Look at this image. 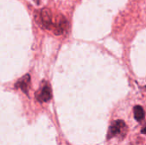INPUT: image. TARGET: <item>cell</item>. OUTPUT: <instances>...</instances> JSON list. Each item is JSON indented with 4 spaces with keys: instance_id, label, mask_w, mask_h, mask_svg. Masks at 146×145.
Returning a JSON list of instances; mask_svg holds the SVG:
<instances>
[{
    "instance_id": "2",
    "label": "cell",
    "mask_w": 146,
    "mask_h": 145,
    "mask_svg": "<svg viewBox=\"0 0 146 145\" xmlns=\"http://www.w3.org/2000/svg\"><path fill=\"white\" fill-rule=\"evenodd\" d=\"M37 98L39 102H48L51 98V89L48 85H44L41 89L39 94L37 96Z\"/></svg>"
},
{
    "instance_id": "7",
    "label": "cell",
    "mask_w": 146,
    "mask_h": 145,
    "mask_svg": "<svg viewBox=\"0 0 146 145\" xmlns=\"http://www.w3.org/2000/svg\"><path fill=\"white\" fill-rule=\"evenodd\" d=\"M39 1H40V0H34V2H35L37 4H39Z\"/></svg>"
},
{
    "instance_id": "1",
    "label": "cell",
    "mask_w": 146,
    "mask_h": 145,
    "mask_svg": "<svg viewBox=\"0 0 146 145\" xmlns=\"http://www.w3.org/2000/svg\"><path fill=\"white\" fill-rule=\"evenodd\" d=\"M127 127L126 123L121 121V120H118L114 121L111 126L109 128V132H108V139L112 138L114 137L118 136L119 134L121 133V132Z\"/></svg>"
},
{
    "instance_id": "4",
    "label": "cell",
    "mask_w": 146,
    "mask_h": 145,
    "mask_svg": "<svg viewBox=\"0 0 146 145\" xmlns=\"http://www.w3.org/2000/svg\"><path fill=\"white\" fill-rule=\"evenodd\" d=\"M30 80H31L30 75L29 74H26L25 76H23V78H21V79L18 80V82L15 84V87L20 88L25 93H27V89H28V85H29Z\"/></svg>"
},
{
    "instance_id": "5",
    "label": "cell",
    "mask_w": 146,
    "mask_h": 145,
    "mask_svg": "<svg viewBox=\"0 0 146 145\" xmlns=\"http://www.w3.org/2000/svg\"><path fill=\"white\" fill-rule=\"evenodd\" d=\"M133 112H134V118L136 119V121H141L142 120H144V118H145V110L141 106H139V105L135 106L134 109H133Z\"/></svg>"
},
{
    "instance_id": "3",
    "label": "cell",
    "mask_w": 146,
    "mask_h": 145,
    "mask_svg": "<svg viewBox=\"0 0 146 145\" xmlns=\"http://www.w3.org/2000/svg\"><path fill=\"white\" fill-rule=\"evenodd\" d=\"M40 16H41V21L43 22V25L44 27H46L47 29H50L51 25H52V21H51V17H50V12L49 9H44L41 10L40 12Z\"/></svg>"
},
{
    "instance_id": "6",
    "label": "cell",
    "mask_w": 146,
    "mask_h": 145,
    "mask_svg": "<svg viewBox=\"0 0 146 145\" xmlns=\"http://www.w3.org/2000/svg\"><path fill=\"white\" fill-rule=\"evenodd\" d=\"M142 133H143V134H145V127H144V128H143V130H142Z\"/></svg>"
}]
</instances>
